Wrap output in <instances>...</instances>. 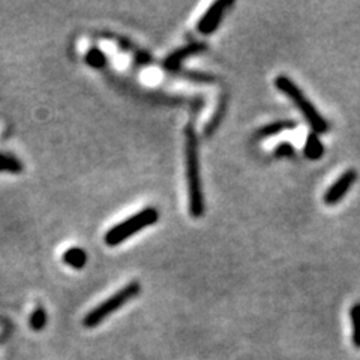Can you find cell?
Instances as JSON below:
<instances>
[{
    "instance_id": "1",
    "label": "cell",
    "mask_w": 360,
    "mask_h": 360,
    "mask_svg": "<svg viewBox=\"0 0 360 360\" xmlns=\"http://www.w3.org/2000/svg\"><path fill=\"white\" fill-rule=\"evenodd\" d=\"M185 162H187V180L189 197V213L194 218H202L206 212L204 195L200 176L198 159V141L194 125L189 123L185 131Z\"/></svg>"
},
{
    "instance_id": "2",
    "label": "cell",
    "mask_w": 360,
    "mask_h": 360,
    "mask_svg": "<svg viewBox=\"0 0 360 360\" xmlns=\"http://www.w3.org/2000/svg\"><path fill=\"white\" fill-rule=\"evenodd\" d=\"M275 86L284 95L290 98L293 104L297 107V110L304 114L305 120L308 122L309 127L314 131V134H326L329 131V125L324 120V117L317 112L314 104L308 101V98L302 90L297 87V85L291 78L286 77V75H279L275 78Z\"/></svg>"
},
{
    "instance_id": "3",
    "label": "cell",
    "mask_w": 360,
    "mask_h": 360,
    "mask_svg": "<svg viewBox=\"0 0 360 360\" xmlns=\"http://www.w3.org/2000/svg\"><path fill=\"white\" fill-rule=\"evenodd\" d=\"M159 220V212L155 207H146L138 213L129 216L128 220L119 222L112 230H108L104 236L105 245L117 246L123 244L125 240L129 239L134 234L145 230L149 225H153Z\"/></svg>"
},
{
    "instance_id": "4",
    "label": "cell",
    "mask_w": 360,
    "mask_h": 360,
    "mask_svg": "<svg viewBox=\"0 0 360 360\" xmlns=\"http://www.w3.org/2000/svg\"><path fill=\"white\" fill-rule=\"evenodd\" d=\"M141 291V286L138 282H129L128 286H125L123 288H120L112 297H108L107 300H104L103 304H99L96 308L92 309V311L85 317V320H83V324H85V328H96L98 324H101V321H104L108 315H112L113 313H116L117 309H120L122 306L127 305L129 300H132L134 297H137Z\"/></svg>"
},
{
    "instance_id": "5",
    "label": "cell",
    "mask_w": 360,
    "mask_h": 360,
    "mask_svg": "<svg viewBox=\"0 0 360 360\" xmlns=\"http://www.w3.org/2000/svg\"><path fill=\"white\" fill-rule=\"evenodd\" d=\"M231 5V0H220V2H215L202 17V20L198 21V32L203 33V35H211V33H213L220 28V23L224 19L225 11H227Z\"/></svg>"
},
{
    "instance_id": "6",
    "label": "cell",
    "mask_w": 360,
    "mask_h": 360,
    "mask_svg": "<svg viewBox=\"0 0 360 360\" xmlns=\"http://www.w3.org/2000/svg\"><path fill=\"white\" fill-rule=\"evenodd\" d=\"M356 180H357V173L354 170L346 171L328 189V192H326V194H324V203L329 204V206H333V204L339 203L341 200L346 197L347 192L351 189V187L354 185Z\"/></svg>"
},
{
    "instance_id": "7",
    "label": "cell",
    "mask_w": 360,
    "mask_h": 360,
    "mask_svg": "<svg viewBox=\"0 0 360 360\" xmlns=\"http://www.w3.org/2000/svg\"><path fill=\"white\" fill-rule=\"evenodd\" d=\"M206 48H207L206 44L194 43V44H189L187 47H182L179 50H176V52H173L169 57L165 59V68L170 70V71H178L180 68L182 61H185V59L189 57V56H195L198 53H203Z\"/></svg>"
},
{
    "instance_id": "8",
    "label": "cell",
    "mask_w": 360,
    "mask_h": 360,
    "mask_svg": "<svg viewBox=\"0 0 360 360\" xmlns=\"http://www.w3.org/2000/svg\"><path fill=\"white\" fill-rule=\"evenodd\" d=\"M293 128H296V122L276 120V122L266 125V127H263V128H260L257 132V138L263 140V138L275 137V136H278V134L287 131V129H293Z\"/></svg>"
},
{
    "instance_id": "9",
    "label": "cell",
    "mask_w": 360,
    "mask_h": 360,
    "mask_svg": "<svg viewBox=\"0 0 360 360\" xmlns=\"http://www.w3.org/2000/svg\"><path fill=\"white\" fill-rule=\"evenodd\" d=\"M304 153L308 159H311V161H318V159L324 155V146L321 143V140L318 138L317 134L311 132L306 137Z\"/></svg>"
},
{
    "instance_id": "10",
    "label": "cell",
    "mask_w": 360,
    "mask_h": 360,
    "mask_svg": "<svg viewBox=\"0 0 360 360\" xmlns=\"http://www.w3.org/2000/svg\"><path fill=\"white\" fill-rule=\"evenodd\" d=\"M63 262L72 269H83L87 263V254L81 248H70L63 254Z\"/></svg>"
},
{
    "instance_id": "11",
    "label": "cell",
    "mask_w": 360,
    "mask_h": 360,
    "mask_svg": "<svg viewBox=\"0 0 360 360\" xmlns=\"http://www.w3.org/2000/svg\"><path fill=\"white\" fill-rule=\"evenodd\" d=\"M0 171H2V173H15L17 174V173L23 171V165H21V162L17 158L0 153Z\"/></svg>"
},
{
    "instance_id": "12",
    "label": "cell",
    "mask_w": 360,
    "mask_h": 360,
    "mask_svg": "<svg viewBox=\"0 0 360 360\" xmlns=\"http://www.w3.org/2000/svg\"><path fill=\"white\" fill-rule=\"evenodd\" d=\"M86 63L90 66V68H104L105 63H107V56L101 52L99 48H92L86 53Z\"/></svg>"
},
{
    "instance_id": "13",
    "label": "cell",
    "mask_w": 360,
    "mask_h": 360,
    "mask_svg": "<svg viewBox=\"0 0 360 360\" xmlns=\"http://www.w3.org/2000/svg\"><path fill=\"white\" fill-rule=\"evenodd\" d=\"M45 324H47V313H45V309L38 306L30 315V328H32V330L39 332V330H43L45 328Z\"/></svg>"
},
{
    "instance_id": "14",
    "label": "cell",
    "mask_w": 360,
    "mask_h": 360,
    "mask_svg": "<svg viewBox=\"0 0 360 360\" xmlns=\"http://www.w3.org/2000/svg\"><path fill=\"white\" fill-rule=\"evenodd\" d=\"M351 323H353V344L360 348V304H356L350 311Z\"/></svg>"
},
{
    "instance_id": "15",
    "label": "cell",
    "mask_w": 360,
    "mask_h": 360,
    "mask_svg": "<svg viewBox=\"0 0 360 360\" xmlns=\"http://www.w3.org/2000/svg\"><path fill=\"white\" fill-rule=\"evenodd\" d=\"M224 113H225V99H222L220 107H218V114H215V116L212 117V122L209 123L207 127H206V136H211V134L215 131V128L218 127V125H220Z\"/></svg>"
},
{
    "instance_id": "16",
    "label": "cell",
    "mask_w": 360,
    "mask_h": 360,
    "mask_svg": "<svg viewBox=\"0 0 360 360\" xmlns=\"http://www.w3.org/2000/svg\"><path fill=\"white\" fill-rule=\"evenodd\" d=\"M295 155H296L295 147H293L290 143H286V141L275 149L276 158H295Z\"/></svg>"
}]
</instances>
